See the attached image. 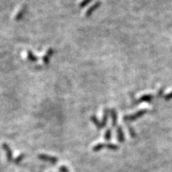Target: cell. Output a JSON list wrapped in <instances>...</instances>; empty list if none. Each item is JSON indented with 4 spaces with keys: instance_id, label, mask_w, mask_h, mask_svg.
I'll list each match as a JSON object with an SVG mask.
<instances>
[{
    "instance_id": "20",
    "label": "cell",
    "mask_w": 172,
    "mask_h": 172,
    "mask_svg": "<svg viewBox=\"0 0 172 172\" xmlns=\"http://www.w3.org/2000/svg\"><path fill=\"white\" fill-rule=\"evenodd\" d=\"M60 170H61V172H69L68 169H67L65 166H61V168H60Z\"/></svg>"
},
{
    "instance_id": "19",
    "label": "cell",
    "mask_w": 172,
    "mask_h": 172,
    "mask_svg": "<svg viewBox=\"0 0 172 172\" xmlns=\"http://www.w3.org/2000/svg\"><path fill=\"white\" fill-rule=\"evenodd\" d=\"M164 99L166 100H172V92H169L168 94H166L164 96Z\"/></svg>"
},
{
    "instance_id": "18",
    "label": "cell",
    "mask_w": 172,
    "mask_h": 172,
    "mask_svg": "<svg viewBox=\"0 0 172 172\" xmlns=\"http://www.w3.org/2000/svg\"><path fill=\"white\" fill-rule=\"evenodd\" d=\"M128 131H129V134H130V136H132V138L136 137V132H135V131H134L133 128H132V126L129 125L128 128Z\"/></svg>"
},
{
    "instance_id": "7",
    "label": "cell",
    "mask_w": 172,
    "mask_h": 172,
    "mask_svg": "<svg viewBox=\"0 0 172 172\" xmlns=\"http://www.w3.org/2000/svg\"><path fill=\"white\" fill-rule=\"evenodd\" d=\"M90 120H91V121L92 122V124H94L96 126V128H97L98 130H100V129H102L103 128V125H102V123L101 121H99V120L97 119V117H95V116H91L90 117Z\"/></svg>"
},
{
    "instance_id": "1",
    "label": "cell",
    "mask_w": 172,
    "mask_h": 172,
    "mask_svg": "<svg viewBox=\"0 0 172 172\" xmlns=\"http://www.w3.org/2000/svg\"><path fill=\"white\" fill-rule=\"evenodd\" d=\"M149 113V111L147 109H142V110H140V111L136 112V113L134 114H131L128 115V116H125L124 117V121L126 122V121H136V119L140 118V117H142L143 115H145L146 113Z\"/></svg>"
},
{
    "instance_id": "11",
    "label": "cell",
    "mask_w": 172,
    "mask_h": 172,
    "mask_svg": "<svg viewBox=\"0 0 172 172\" xmlns=\"http://www.w3.org/2000/svg\"><path fill=\"white\" fill-rule=\"evenodd\" d=\"M109 111L108 109H104V116H103V119H102V125H103V128H104L106 126V124L108 123V118H109Z\"/></svg>"
},
{
    "instance_id": "14",
    "label": "cell",
    "mask_w": 172,
    "mask_h": 172,
    "mask_svg": "<svg viewBox=\"0 0 172 172\" xmlns=\"http://www.w3.org/2000/svg\"><path fill=\"white\" fill-rule=\"evenodd\" d=\"M112 138V132H111V129H108L104 133V139L107 141H109V140H111Z\"/></svg>"
},
{
    "instance_id": "2",
    "label": "cell",
    "mask_w": 172,
    "mask_h": 172,
    "mask_svg": "<svg viewBox=\"0 0 172 172\" xmlns=\"http://www.w3.org/2000/svg\"><path fill=\"white\" fill-rule=\"evenodd\" d=\"M54 53H55V51H54V49L50 48V49L46 51V55H44L43 57H42V61H43V62H44L46 65H48V64L50 63V58L53 57V55L54 54Z\"/></svg>"
},
{
    "instance_id": "3",
    "label": "cell",
    "mask_w": 172,
    "mask_h": 172,
    "mask_svg": "<svg viewBox=\"0 0 172 172\" xmlns=\"http://www.w3.org/2000/svg\"><path fill=\"white\" fill-rule=\"evenodd\" d=\"M38 158L42 160H44L46 161V162H50L51 163H56L57 162V158L54 156H50V155H44V154H40V155H38Z\"/></svg>"
},
{
    "instance_id": "12",
    "label": "cell",
    "mask_w": 172,
    "mask_h": 172,
    "mask_svg": "<svg viewBox=\"0 0 172 172\" xmlns=\"http://www.w3.org/2000/svg\"><path fill=\"white\" fill-rule=\"evenodd\" d=\"M27 59L31 62H35L38 61V57L34 54L31 50H27Z\"/></svg>"
},
{
    "instance_id": "15",
    "label": "cell",
    "mask_w": 172,
    "mask_h": 172,
    "mask_svg": "<svg viewBox=\"0 0 172 172\" xmlns=\"http://www.w3.org/2000/svg\"><path fill=\"white\" fill-rule=\"evenodd\" d=\"M92 0H82L81 2H80V4H79V7L80 8H82V7H84V6H86L88 4H89L90 2H92Z\"/></svg>"
},
{
    "instance_id": "5",
    "label": "cell",
    "mask_w": 172,
    "mask_h": 172,
    "mask_svg": "<svg viewBox=\"0 0 172 172\" xmlns=\"http://www.w3.org/2000/svg\"><path fill=\"white\" fill-rule=\"evenodd\" d=\"M154 99V96L151 94H145V95L142 96L140 99L138 100L136 104H140L142 102H147V103H151V100Z\"/></svg>"
},
{
    "instance_id": "9",
    "label": "cell",
    "mask_w": 172,
    "mask_h": 172,
    "mask_svg": "<svg viewBox=\"0 0 172 172\" xmlns=\"http://www.w3.org/2000/svg\"><path fill=\"white\" fill-rule=\"evenodd\" d=\"M117 140H118L119 142L123 143V142L124 141V134L121 126H118L117 128Z\"/></svg>"
},
{
    "instance_id": "17",
    "label": "cell",
    "mask_w": 172,
    "mask_h": 172,
    "mask_svg": "<svg viewBox=\"0 0 172 172\" xmlns=\"http://www.w3.org/2000/svg\"><path fill=\"white\" fill-rule=\"evenodd\" d=\"M24 157H25V155H24V154H22V155H18V156L17 157V159L14 160V162H15V163H17V164H18L19 162H21L22 160L24 159Z\"/></svg>"
},
{
    "instance_id": "21",
    "label": "cell",
    "mask_w": 172,
    "mask_h": 172,
    "mask_svg": "<svg viewBox=\"0 0 172 172\" xmlns=\"http://www.w3.org/2000/svg\"><path fill=\"white\" fill-rule=\"evenodd\" d=\"M163 88H161L159 90V92H158V94H157V95H158V96H162V94H163Z\"/></svg>"
},
{
    "instance_id": "6",
    "label": "cell",
    "mask_w": 172,
    "mask_h": 172,
    "mask_svg": "<svg viewBox=\"0 0 172 172\" xmlns=\"http://www.w3.org/2000/svg\"><path fill=\"white\" fill-rule=\"evenodd\" d=\"M2 148L6 152V159H7L8 162H12V151L10 150V147H9L8 144L6 143H2Z\"/></svg>"
},
{
    "instance_id": "8",
    "label": "cell",
    "mask_w": 172,
    "mask_h": 172,
    "mask_svg": "<svg viewBox=\"0 0 172 172\" xmlns=\"http://www.w3.org/2000/svg\"><path fill=\"white\" fill-rule=\"evenodd\" d=\"M26 11H27V6H23V7L18 11V13L16 14V15L14 16V19H15L16 21L21 20L23 16H24V14H25Z\"/></svg>"
},
{
    "instance_id": "13",
    "label": "cell",
    "mask_w": 172,
    "mask_h": 172,
    "mask_svg": "<svg viewBox=\"0 0 172 172\" xmlns=\"http://www.w3.org/2000/svg\"><path fill=\"white\" fill-rule=\"evenodd\" d=\"M105 147H106V143H97L96 145L93 146V147H92V151H100L101 149L104 148Z\"/></svg>"
},
{
    "instance_id": "4",
    "label": "cell",
    "mask_w": 172,
    "mask_h": 172,
    "mask_svg": "<svg viewBox=\"0 0 172 172\" xmlns=\"http://www.w3.org/2000/svg\"><path fill=\"white\" fill-rule=\"evenodd\" d=\"M100 5H101V2H100V1L96 2L92 6H90V7L88 8V10H87V11H86V13H85L86 17H90V16L92 14V13L95 11L96 10H97L98 8L100 7Z\"/></svg>"
},
{
    "instance_id": "10",
    "label": "cell",
    "mask_w": 172,
    "mask_h": 172,
    "mask_svg": "<svg viewBox=\"0 0 172 172\" xmlns=\"http://www.w3.org/2000/svg\"><path fill=\"white\" fill-rule=\"evenodd\" d=\"M110 115H111L112 117V125L113 127L117 126V113L116 111V109H112L110 110Z\"/></svg>"
},
{
    "instance_id": "16",
    "label": "cell",
    "mask_w": 172,
    "mask_h": 172,
    "mask_svg": "<svg viewBox=\"0 0 172 172\" xmlns=\"http://www.w3.org/2000/svg\"><path fill=\"white\" fill-rule=\"evenodd\" d=\"M108 149L110 150H117L119 149V147L116 144H113V143H106V147Z\"/></svg>"
}]
</instances>
